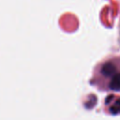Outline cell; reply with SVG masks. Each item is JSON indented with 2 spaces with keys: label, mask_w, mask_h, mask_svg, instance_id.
I'll use <instances>...</instances> for the list:
<instances>
[{
  "label": "cell",
  "mask_w": 120,
  "mask_h": 120,
  "mask_svg": "<svg viewBox=\"0 0 120 120\" xmlns=\"http://www.w3.org/2000/svg\"><path fill=\"white\" fill-rule=\"evenodd\" d=\"M92 83L102 91L120 92V57L108 59L97 66Z\"/></svg>",
  "instance_id": "cell-1"
},
{
  "label": "cell",
  "mask_w": 120,
  "mask_h": 120,
  "mask_svg": "<svg viewBox=\"0 0 120 120\" xmlns=\"http://www.w3.org/2000/svg\"><path fill=\"white\" fill-rule=\"evenodd\" d=\"M109 112L111 114H119L120 113V97L114 100V102L109 106Z\"/></svg>",
  "instance_id": "cell-2"
}]
</instances>
